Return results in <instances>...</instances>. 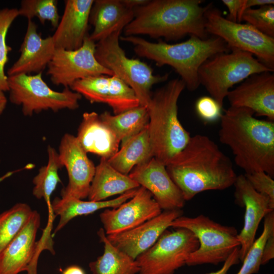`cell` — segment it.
I'll return each mask as SVG.
<instances>
[{
  "mask_svg": "<svg viewBox=\"0 0 274 274\" xmlns=\"http://www.w3.org/2000/svg\"><path fill=\"white\" fill-rule=\"evenodd\" d=\"M99 116L122 143L143 130L149 121L148 108L142 105L114 115L105 111Z\"/></svg>",
  "mask_w": 274,
  "mask_h": 274,
  "instance_id": "29",
  "label": "cell"
},
{
  "mask_svg": "<svg viewBox=\"0 0 274 274\" xmlns=\"http://www.w3.org/2000/svg\"><path fill=\"white\" fill-rule=\"evenodd\" d=\"M70 88L91 103L109 106L114 115L140 105L133 90L117 76L97 75L75 82Z\"/></svg>",
  "mask_w": 274,
  "mask_h": 274,
  "instance_id": "13",
  "label": "cell"
},
{
  "mask_svg": "<svg viewBox=\"0 0 274 274\" xmlns=\"http://www.w3.org/2000/svg\"><path fill=\"white\" fill-rule=\"evenodd\" d=\"M274 228V211L264 217L263 229L258 238L255 239L247 253L243 265L236 274H253L257 273L261 265L264 247L272 229Z\"/></svg>",
  "mask_w": 274,
  "mask_h": 274,
  "instance_id": "32",
  "label": "cell"
},
{
  "mask_svg": "<svg viewBox=\"0 0 274 274\" xmlns=\"http://www.w3.org/2000/svg\"><path fill=\"white\" fill-rule=\"evenodd\" d=\"M230 107L248 108L254 116L274 121V75L266 72L246 79L228 93Z\"/></svg>",
  "mask_w": 274,
  "mask_h": 274,
  "instance_id": "19",
  "label": "cell"
},
{
  "mask_svg": "<svg viewBox=\"0 0 274 274\" xmlns=\"http://www.w3.org/2000/svg\"><path fill=\"white\" fill-rule=\"evenodd\" d=\"M56 50L52 36L43 38L37 25L28 20L19 51L20 55L8 70V76L42 73L52 59Z\"/></svg>",
  "mask_w": 274,
  "mask_h": 274,
  "instance_id": "22",
  "label": "cell"
},
{
  "mask_svg": "<svg viewBox=\"0 0 274 274\" xmlns=\"http://www.w3.org/2000/svg\"><path fill=\"white\" fill-rule=\"evenodd\" d=\"M56 0H23L18 10L19 16L27 20L37 17L44 24L46 21L56 28L60 21Z\"/></svg>",
  "mask_w": 274,
  "mask_h": 274,
  "instance_id": "33",
  "label": "cell"
},
{
  "mask_svg": "<svg viewBox=\"0 0 274 274\" xmlns=\"http://www.w3.org/2000/svg\"><path fill=\"white\" fill-rule=\"evenodd\" d=\"M199 247L194 234L185 228L165 230L156 243L135 259L139 274H174Z\"/></svg>",
  "mask_w": 274,
  "mask_h": 274,
  "instance_id": "11",
  "label": "cell"
},
{
  "mask_svg": "<svg viewBox=\"0 0 274 274\" xmlns=\"http://www.w3.org/2000/svg\"><path fill=\"white\" fill-rule=\"evenodd\" d=\"M202 0H149L134 8L132 20L123 29L124 36L147 35L177 41L186 36L209 38L205 28L207 6Z\"/></svg>",
  "mask_w": 274,
  "mask_h": 274,
  "instance_id": "3",
  "label": "cell"
},
{
  "mask_svg": "<svg viewBox=\"0 0 274 274\" xmlns=\"http://www.w3.org/2000/svg\"><path fill=\"white\" fill-rule=\"evenodd\" d=\"M19 16L16 8H4L0 10V90L9 91L8 76L5 67L8 61V53L12 50L7 44V32L13 22Z\"/></svg>",
  "mask_w": 274,
  "mask_h": 274,
  "instance_id": "34",
  "label": "cell"
},
{
  "mask_svg": "<svg viewBox=\"0 0 274 274\" xmlns=\"http://www.w3.org/2000/svg\"><path fill=\"white\" fill-rule=\"evenodd\" d=\"M266 72L273 71L250 53L233 48L208 59L200 66L198 77L200 85L223 107L233 86L253 74Z\"/></svg>",
  "mask_w": 274,
  "mask_h": 274,
  "instance_id": "6",
  "label": "cell"
},
{
  "mask_svg": "<svg viewBox=\"0 0 274 274\" xmlns=\"http://www.w3.org/2000/svg\"><path fill=\"white\" fill-rule=\"evenodd\" d=\"M247 180L258 193L266 196L274 207V180L266 173L259 171L245 174Z\"/></svg>",
  "mask_w": 274,
  "mask_h": 274,
  "instance_id": "37",
  "label": "cell"
},
{
  "mask_svg": "<svg viewBox=\"0 0 274 274\" xmlns=\"http://www.w3.org/2000/svg\"><path fill=\"white\" fill-rule=\"evenodd\" d=\"M243 0H222L223 4L227 7L229 11L227 19L237 22Z\"/></svg>",
  "mask_w": 274,
  "mask_h": 274,
  "instance_id": "39",
  "label": "cell"
},
{
  "mask_svg": "<svg viewBox=\"0 0 274 274\" xmlns=\"http://www.w3.org/2000/svg\"><path fill=\"white\" fill-rule=\"evenodd\" d=\"M62 274H85V272L81 267L72 265L66 268Z\"/></svg>",
  "mask_w": 274,
  "mask_h": 274,
  "instance_id": "42",
  "label": "cell"
},
{
  "mask_svg": "<svg viewBox=\"0 0 274 274\" xmlns=\"http://www.w3.org/2000/svg\"><path fill=\"white\" fill-rule=\"evenodd\" d=\"M185 88L180 78L173 79L152 93L147 106L153 156L165 166L191 136L178 118V101Z\"/></svg>",
  "mask_w": 274,
  "mask_h": 274,
  "instance_id": "5",
  "label": "cell"
},
{
  "mask_svg": "<svg viewBox=\"0 0 274 274\" xmlns=\"http://www.w3.org/2000/svg\"><path fill=\"white\" fill-rule=\"evenodd\" d=\"M32 212L27 204L17 203L0 214V255L26 224Z\"/></svg>",
  "mask_w": 274,
  "mask_h": 274,
  "instance_id": "31",
  "label": "cell"
},
{
  "mask_svg": "<svg viewBox=\"0 0 274 274\" xmlns=\"http://www.w3.org/2000/svg\"><path fill=\"white\" fill-rule=\"evenodd\" d=\"M8 84L10 100L21 106L22 113L26 116L49 110L55 112L63 109L76 110L82 98L80 94L68 87L62 91L53 90L44 81L42 73L8 76Z\"/></svg>",
  "mask_w": 274,
  "mask_h": 274,
  "instance_id": "9",
  "label": "cell"
},
{
  "mask_svg": "<svg viewBox=\"0 0 274 274\" xmlns=\"http://www.w3.org/2000/svg\"><path fill=\"white\" fill-rule=\"evenodd\" d=\"M120 39L131 44L138 56L154 61L158 66L167 65L173 68L190 91L200 85L198 72L202 64L217 54L230 51L223 40L214 36L206 39L190 36L187 40L174 44L161 40L151 42L133 36Z\"/></svg>",
  "mask_w": 274,
  "mask_h": 274,
  "instance_id": "4",
  "label": "cell"
},
{
  "mask_svg": "<svg viewBox=\"0 0 274 274\" xmlns=\"http://www.w3.org/2000/svg\"><path fill=\"white\" fill-rule=\"evenodd\" d=\"M118 30L96 43L95 57L104 67L127 84L134 92L140 105L148 106L153 85L166 81L168 74L154 75L152 68L138 59L127 57L119 40Z\"/></svg>",
  "mask_w": 274,
  "mask_h": 274,
  "instance_id": "7",
  "label": "cell"
},
{
  "mask_svg": "<svg viewBox=\"0 0 274 274\" xmlns=\"http://www.w3.org/2000/svg\"><path fill=\"white\" fill-rule=\"evenodd\" d=\"M246 22L257 30L274 38V6L265 5L258 8L246 10L242 15L240 23Z\"/></svg>",
  "mask_w": 274,
  "mask_h": 274,
  "instance_id": "35",
  "label": "cell"
},
{
  "mask_svg": "<svg viewBox=\"0 0 274 274\" xmlns=\"http://www.w3.org/2000/svg\"><path fill=\"white\" fill-rule=\"evenodd\" d=\"M93 0H66L64 9L54 34L56 49L75 50L89 36V18Z\"/></svg>",
  "mask_w": 274,
  "mask_h": 274,
  "instance_id": "21",
  "label": "cell"
},
{
  "mask_svg": "<svg viewBox=\"0 0 274 274\" xmlns=\"http://www.w3.org/2000/svg\"><path fill=\"white\" fill-rule=\"evenodd\" d=\"M7 104V99L4 91L0 90V115L3 113Z\"/></svg>",
  "mask_w": 274,
  "mask_h": 274,
  "instance_id": "43",
  "label": "cell"
},
{
  "mask_svg": "<svg viewBox=\"0 0 274 274\" xmlns=\"http://www.w3.org/2000/svg\"><path fill=\"white\" fill-rule=\"evenodd\" d=\"M76 138L87 153L94 154L107 160L118 151L121 142L95 112L83 113Z\"/></svg>",
  "mask_w": 274,
  "mask_h": 274,
  "instance_id": "23",
  "label": "cell"
},
{
  "mask_svg": "<svg viewBox=\"0 0 274 274\" xmlns=\"http://www.w3.org/2000/svg\"><path fill=\"white\" fill-rule=\"evenodd\" d=\"M48 160L46 165L41 167L33 179V195L38 199H44L51 206L50 197L57 184L61 182L58 170L62 167L58 153L51 146L47 148Z\"/></svg>",
  "mask_w": 274,
  "mask_h": 274,
  "instance_id": "30",
  "label": "cell"
},
{
  "mask_svg": "<svg viewBox=\"0 0 274 274\" xmlns=\"http://www.w3.org/2000/svg\"><path fill=\"white\" fill-rule=\"evenodd\" d=\"M181 209L166 210L159 215L131 229L107 235L115 247L132 259L151 247L170 223L182 216Z\"/></svg>",
  "mask_w": 274,
  "mask_h": 274,
  "instance_id": "20",
  "label": "cell"
},
{
  "mask_svg": "<svg viewBox=\"0 0 274 274\" xmlns=\"http://www.w3.org/2000/svg\"></svg>",
  "mask_w": 274,
  "mask_h": 274,
  "instance_id": "44",
  "label": "cell"
},
{
  "mask_svg": "<svg viewBox=\"0 0 274 274\" xmlns=\"http://www.w3.org/2000/svg\"><path fill=\"white\" fill-rule=\"evenodd\" d=\"M149 0H122L123 3L128 8L133 9L147 3Z\"/></svg>",
  "mask_w": 274,
  "mask_h": 274,
  "instance_id": "41",
  "label": "cell"
},
{
  "mask_svg": "<svg viewBox=\"0 0 274 274\" xmlns=\"http://www.w3.org/2000/svg\"><path fill=\"white\" fill-rule=\"evenodd\" d=\"M222 109L223 107L215 99L209 96L199 97L195 105L196 113L206 123H212L220 119Z\"/></svg>",
  "mask_w": 274,
  "mask_h": 274,
  "instance_id": "36",
  "label": "cell"
},
{
  "mask_svg": "<svg viewBox=\"0 0 274 274\" xmlns=\"http://www.w3.org/2000/svg\"><path fill=\"white\" fill-rule=\"evenodd\" d=\"M59 158L67 170L68 182L61 192V198L83 199L88 197L95 166L76 136L65 133L59 146Z\"/></svg>",
  "mask_w": 274,
  "mask_h": 274,
  "instance_id": "15",
  "label": "cell"
},
{
  "mask_svg": "<svg viewBox=\"0 0 274 274\" xmlns=\"http://www.w3.org/2000/svg\"><path fill=\"white\" fill-rule=\"evenodd\" d=\"M239 247L236 248L224 262L223 265L218 270L206 274H226L230 268L240 262L239 258Z\"/></svg>",
  "mask_w": 274,
  "mask_h": 274,
  "instance_id": "40",
  "label": "cell"
},
{
  "mask_svg": "<svg viewBox=\"0 0 274 274\" xmlns=\"http://www.w3.org/2000/svg\"><path fill=\"white\" fill-rule=\"evenodd\" d=\"M133 9L122 0H96L92 6L89 23L93 27L89 39L98 42L124 28L133 19Z\"/></svg>",
  "mask_w": 274,
  "mask_h": 274,
  "instance_id": "24",
  "label": "cell"
},
{
  "mask_svg": "<svg viewBox=\"0 0 274 274\" xmlns=\"http://www.w3.org/2000/svg\"><path fill=\"white\" fill-rule=\"evenodd\" d=\"M154 157L148 126L138 134L122 143L121 148L109 159L115 169L125 175L135 166Z\"/></svg>",
  "mask_w": 274,
  "mask_h": 274,
  "instance_id": "27",
  "label": "cell"
},
{
  "mask_svg": "<svg viewBox=\"0 0 274 274\" xmlns=\"http://www.w3.org/2000/svg\"><path fill=\"white\" fill-rule=\"evenodd\" d=\"M166 168L185 201L203 191L228 188L237 177L230 158L215 142L200 134L191 136Z\"/></svg>",
  "mask_w": 274,
  "mask_h": 274,
  "instance_id": "1",
  "label": "cell"
},
{
  "mask_svg": "<svg viewBox=\"0 0 274 274\" xmlns=\"http://www.w3.org/2000/svg\"><path fill=\"white\" fill-rule=\"evenodd\" d=\"M274 258V228L270 231L265 242L262 254L261 265H264Z\"/></svg>",
  "mask_w": 274,
  "mask_h": 274,
  "instance_id": "38",
  "label": "cell"
},
{
  "mask_svg": "<svg viewBox=\"0 0 274 274\" xmlns=\"http://www.w3.org/2000/svg\"><path fill=\"white\" fill-rule=\"evenodd\" d=\"M40 215L32 213L24 227L0 255V274H37L39 250L43 249L42 242L36 241L40 226Z\"/></svg>",
  "mask_w": 274,
  "mask_h": 274,
  "instance_id": "14",
  "label": "cell"
},
{
  "mask_svg": "<svg viewBox=\"0 0 274 274\" xmlns=\"http://www.w3.org/2000/svg\"><path fill=\"white\" fill-rule=\"evenodd\" d=\"M219 139L232 151L245 174L274 177V122L257 119L250 109L230 107L220 118Z\"/></svg>",
  "mask_w": 274,
  "mask_h": 274,
  "instance_id": "2",
  "label": "cell"
},
{
  "mask_svg": "<svg viewBox=\"0 0 274 274\" xmlns=\"http://www.w3.org/2000/svg\"><path fill=\"white\" fill-rule=\"evenodd\" d=\"M137 189L128 191L117 198L100 201H85L75 198L56 197L49 208L56 216H59L54 233L59 231L72 219L79 216L87 215L98 210L116 208L132 198Z\"/></svg>",
  "mask_w": 274,
  "mask_h": 274,
  "instance_id": "26",
  "label": "cell"
},
{
  "mask_svg": "<svg viewBox=\"0 0 274 274\" xmlns=\"http://www.w3.org/2000/svg\"><path fill=\"white\" fill-rule=\"evenodd\" d=\"M204 17L205 28L208 35L223 40L230 49L235 48L250 53L274 71V38L249 24L227 19L211 3L207 5Z\"/></svg>",
  "mask_w": 274,
  "mask_h": 274,
  "instance_id": "10",
  "label": "cell"
},
{
  "mask_svg": "<svg viewBox=\"0 0 274 274\" xmlns=\"http://www.w3.org/2000/svg\"><path fill=\"white\" fill-rule=\"evenodd\" d=\"M162 210L151 193L140 186L134 195L112 209H105L99 215L107 235L133 228L155 217Z\"/></svg>",
  "mask_w": 274,
  "mask_h": 274,
  "instance_id": "16",
  "label": "cell"
},
{
  "mask_svg": "<svg viewBox=\"0 0 274 274\" xmlns=\"http://www.w3.org/2000/svg\"><path fill=\"white\" fill-rule=\"evenodd\" d=\"M169 227L187 229L198 241V248L186 260L188 266L224 262L235 249L240 247L234 227L221 225L203 215L195 217L181 216L174 220Z\"/></svg>",
  "mask_w": 274,
  "mask_h": 274,
  "instance_id": "8",
  "label": "cell"
},
{
  "mask_svg": "<svg viewBox=\"0 0 274 274\" xmlns=\"http://www.w3.org/2000/svg\"><path fill=\"white\" fill-rule=\"evenodd\" d=\"M97 234L104 244V253L89 266L91 274H137L139 267L135 260L121 251L109 241L102 228Z\"/></svg>",
  "mask_w": 274,
  "mask_h": 274,
  "instance_id": "28",
  "label": "cell"
},
{
  "mask_svg": "<svg viewBox=\"0 0 274 274\" xmlns=\"http://www.w3.org/2000/svg\"><path fill=\"white\" fill-rule=\"evenodd\" d=\"M233 186L235 203L245 208L243 227L237 234L239 258L243 262L255 239L259 223L267 214L274 211V207L266 196L253 188L244 175L237 176Z\"/></svg>",
  "mask_w": 274,
  "mask_h": 274,
  "instance_id": "18",
  "label": "cell"
},
{
  "mask_svg": "<svg viewBox=\"0 0 274 274\" xmlns=\"http://www.w3.org/2000/svg\"><path fill=\"white\" fill-rule=\"evenodd\" d=\"M96 43L89 36L82 46L75 50L56 49L48 64L47 75L52 83L70 87L76 81L97 75L113 76L109 70L100 65L95 57Z\"/></svg>",
  "mask_w": 274,
  "mask_h": 274,
  "instance_id": "12",
  "label": "cell"
},
{
  "mask_svg": "<svg viewBox=\"0 0 274 274\" xmlns=\"http://www.w3.org/2000/svg\"><path fill=\"white\" fill-rule=\"evenodd\" d=\"M128 176L149 191L164 211L181 209L185 200L166 166L154 157L133 167Z\"/></svg>",
  "mask_w": 274,
  "mask_h": 274,
  "instance_id": "17",
  "label": "cell"
},
{
  "mask_svg": "<svg viewBox=\"0 0 274 274\" xmlns=\"http://www.w3.org/2000/svg\"><path fill=\"white\" fill-rule=\"evenodd\" d=\"M140 186L128 175L115 169L107 159L100 158L99 163L95 166L87 197L90 201H104L108 197L121 195Z\"/></svg>",
  "mask_w": 274,
  "mask_h": 274,
  "instance_id": "25",
  "label": "cell"
}]
</instances>
